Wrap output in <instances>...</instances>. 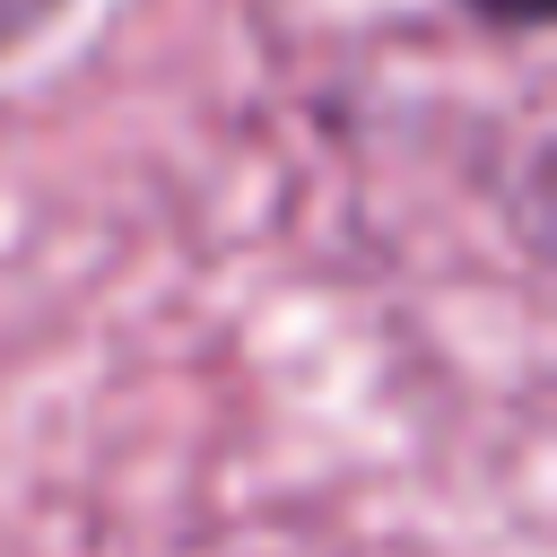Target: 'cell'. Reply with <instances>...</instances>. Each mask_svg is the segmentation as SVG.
I'll use <instances>...</instances> for the list:
<instances>
[{"instance_id": "cell-1", "label": "cell", "mask_w": 557, "mask_h": 557, "mask_svg": "<svg viewBox=\"0 0 557 557\" xmlns=\"http://www.w3.org/2000/svg\"><path fill=\"white\" fill-rule=\"evenodd\" d=\"M78 17L87 0H0V70H26L35 52H52Z\"/></svg>"}, {"instance_id": "cell-2", "label": "cell", "mask_w": 557, "mask_h": 557, "mask_svg": "<svg viewBox=\"0 0 557 557\" xmlns=\"http://www.w3.org/2000/svg\"><path fill=\"white\" fill-rule=\"evenodd\" d=\"M470 26H487V35H540L548 17H557V0H453Z\"/></svg>"}]
</instances>
